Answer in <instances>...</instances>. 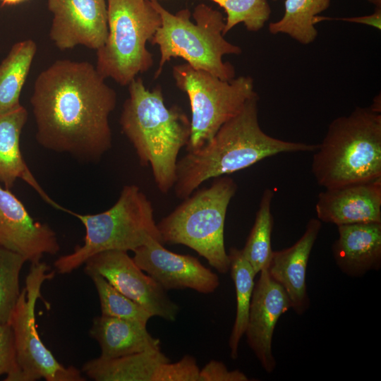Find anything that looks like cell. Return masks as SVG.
Here are the masks:
<instances>
[{
    "instance_id": "cell-1",
    "label": "cell",
    "mask_w": 381,
    "mask_h": 381,
    "mask_svg": "<svg viewBox=\"0 0 381 381\" xmlns=\"http://www.w3.org/2000/svg\"><path fill=\"white\" fill-rule=\"evenodd\" d=\"M30 103L43 147L87 162L111 148L117 95L90 62L54 61L37 75Z\"/></svg>"
},
{
    "instance_id": "cell-2",
    "label": "cell",
    "mask_w": 381,
    "mask_h": 381,
    "mask_svg": "<svg viewBox=\"0 0 381 381\" xmlns=\"http://www.w3.org/2000/svg\"><path fill=\"white\" fill-rule=\"evenodd\" d=\"M258 94L224 123L203 146L178 159L173 186L184 199L210 179L244 169L260 160L283 152H315L318 144L286 141L265 133L258 121Z\"/></svg>"
},
{
    "instance_id": "cell-3",
    "label": "cell",
    "mask_w": 381,
    "mask_h": 381,
    "mask_svg": "<svg viewBox=\"0 0 381 381\" xmlns=\"http://www.w3.org/2000/svg\"><path fill=\"white\" fill-rule=\"evenodd\" d=\"M119 123L135 150L140 163L150 165L156 186L163 193L174 186L178 155L190 135V121L174 105L168 108L162 87L149 90L140 78L128 85Z\"/></svg>"
},
{
    "instance_id": "cell-4",
    "label": "cell",
    "mask_w": 381,
    "mask_h": 381,
    "mask_svg": "<svg viewBox=\"0 0 381 381\" xmlns=\"http://www.w3.org/2000/svg\"><path fill=\"white\" fill-rule=\"evenodd\" d=\"M311 171L325 189L380 179V113L357 107L334 119L315 151Z\"/></svg>"
},
{
    "instance_id": "cell-5",
    "label": "cell",
    "mask_w": 381,
    "mask_h": 381,
    "mask_svg": "<svg viewBox=\"0 0 381 381\" xmlns=\"http://www.w3.org/2000/svg\"><path fill=\"white\" fill-rule=\"evenodd\" d=\"M150 1L161 18V25L149 42L158 45L160 52L155 79L167 62L178 57L193 68L207 71L222 80L235 78L234 66L223 61L222 58L224 55H239L242 49L224 38L225 21L222 13L200 4L193 13L183 8L173 14L157 0Z\"/></svg>"
},
{
    "instance_id": "cell-6",
    "label": "cell",
    "mask_w": 381,
    "mask_h": 381,
    "mask_svg": "<svg viewBox=\"0 0 381 381\" xmlns=\"http://www.w3.org/2000/svg\"><path fill=\"white\" fill-rule=\"evenodd\" d=\"M65 212L81 222L85 235L83 245L54 262L55 271L61 274L73 272L101 252L134 251L152 240L162 242L152 203L134 184L124 186L116 203L104 212L95 214L67 209Z\"/></svg>"
},
{
    "instance_id": "cell-7",
    "label": "cell",
    "mask_w": 381,
    "mask_h": 381,
    "mask_svg": "<svg viewBox=\"0 0 381 381\" xmlns=\"http://www.w3.org/2000/svg\"><path fill=\"white\" fill-rule=\"evenodd\" d=\"M213 179L209 187L195 190L184 198L157 226L162 243L186 246L224 274L230 266L224 246V223L237 185L225 175Z\"/></svg>"
},
{
    "instance_id": "cell-8",
    "label": "cell",
    "mask_w": 381,
    "mask_h": 381,
    "mask_svg": "<svg viewBox=\"0 0 381 381\" xmlns=\"http://www.w3.org/2000/svg\"><path fill=\"white\" fill-rule=\"evenodd\" d=\"M108 35L97 50L96 68L105 79L128 85L153 66L146 44L161 25L150 0H107Z\"/></svg>"
},
{
    "instance_id": "cell-9",
    "label": "cell",
    "mask_w": 381,
    "mask_h": 381,
    "mask_svg": "<svg viewBox=\"0 0 381 381\" xmlns=\"http://www.w3.org/2000/svg\"><path fill=\"white\" fill-rule=\"evenodd\" d=\"M172 75L179 89L189 99L190 135L186 150H195L207 143L220 127L236 115L248 99L257 94L250 76L230 80L193 68L187 63L173 66Z\"/></svg>"
},
{
    "instance_id": "cell-10",
    "label": "cell",
    "mask_w": 381,
    "mask_h": 381,
    "mask_svg": "<svg viewBox=\"0 0 381 381\" xmlns=\"http://www.w3.org/2000/svg\"><path fill=\"white\" fill-rule=\"evenodd\" d=\"M56 271L44 262L31 263L25 286L11 315L18 367V381H85V376L74 366H64L41 340L36 325L35 307L43 299L41 289Z\"/></svg>"
},
{
    "instance_id": "cell-11",
    "label": "cell",
    "mask_w": 381,
    "mask_h": 381,
    "mask_svg": "<svg viewBox=\"0 0 381 381\" xmlns=\"http://www.w3.org/2000/svg\"><path fill=\"white\" fill-rule=\"evenodd\" d=\"M87 275L99 274L119 292L144 307L152 317L174 322L179 306L150 276L145 274L125 250H107L90 257L84 263Z\"/></svg>"
},
{
    "instance_id": "cell-12",
    "label": "cell",
    "mask_w": 381,
    "mask_h": 381,
    "mask_svg": "<svg viewBox=\"0 0 381 381\" xmlns=\"http://www.w3.org/2000/svg\"><path fill=\"white\" fill-rule=\"evenodd\" d=\"M53 18L49 37L61 50L83 45L97 50L108 35L105 0H47Z\"/></svg>"
},
{
    "instance_id": "cell-13",
    "label": "cell",
    "mask_w": 381,
    "mask_h": 381,
    "mask_svg": "<svg viewBox=\"0 0 381 381\" xmlns=\"http://www.w3.org/2000/svg\"><path fill=\"white\" fill-rule=\"evenodd\" d=\"M133 252L138 266L164 290L190 289L207 294L219 286L217 274L196 258L171 252L159 241L152 240Z\"/></svg>"
},
{
    "instance_id": "cell-14",
    "label": "cell",
    "mask_w": 381,
    "mask_h": 381,
    "mask_svg": "<svg viewBox=\"0 0 381 381\" xmlns=\"http://www.w3.org/2000/svg\"><path fill=\"white\" fill-rule=\"evenodd\" d=\"M0 246L16 252L30 263L38 262L45 254L60 250L54 231L36 221L9 189L0 186Z\"/></svg>"
},
{
    "instance_id": "cell-15",
    "label": "cell",
    "mask_w": 381,
    "mask_h": 381,
    "mask_svg": "<svg viewBox=\"0 0 381 381\" xmlns=\"http://www.w3.org/2000/svg\"><path fill=\"white\" fill-rule=\"evenodd\" d=\"M291 308L284 289L270 277L267 268L262 270L254 286L245 334L248 346L268 373L276 367L272 350L275 326Z\"/></svg>"
},
{
    "instance_id": "cell-16",
    "label": "cell",
    "mask_w": 381,
    "mask_h": 381,
    "mask_svg": "<svg viewBox=\"0 0 381 381\" xmlns=\"http://www.w3.org/2000/svg\"><path fill=\"white\" fill-rule=\"evenodd\" d=\"M81 372L95 381H187L190 367L184 358L171 363L159 349L115 358L99 356L85 362Z\"/></svg>"
},
{
    "instance_id": "cell-17",
    "label": "cell",
    "mask_w": 381,
    "mask_h": 381,
    "mask_svg": "<svg viewBox=\"0 0 381 381\" xmlns=\"http://www.w3.org/2000/svg\"><path fill=\"white\" fill-rule=\"evenodd\" d=\"M318 219L337 226L381 222V178L325 189L315 205Z\"/></svg>"
},
{
    "instance_id": "cell-18",
    "label": "cell",
    "mask_w": 381,
    "mask_h": 381,
    "mask_svg": "<svg viewBox=\"0 0 381 381\" xmlns=\"http://www.w3.org/2000/svg\"><path fill=\"white\" fill-rule=\"evenodd\" d=\"M322 227L318 218L309 219L303 234L291 247L273 251L267 268L270 277L286 292L291 308L298 315L310 306L306 288V269L312 248Z\"/></svg>"
},
{
    "instance_id": "cell-19",
    "label": "cell",
    "mask_w": 381,
    "mask_h": 381,
    "mask_svg": "<svg viewBox=\"0 0 381 381\" xmlns=\"http://www.w3.org/2000/svg\"><path fill=\"white\" fill-rule=\"evenodd\" d=\"M332 255L346 275L359 277L381 266V222L337 226Z\"/></svg>"
},
{
    "instance_id": "cell-20",
    "label": "cell",
    "mask_w": 381,
    "mask_h": 381,
    "mask_svg": "<svg viewBox=\"0 0 381 381\" xmlns=\"http://www.w3.org/2000/svg\"><path fill=\"white\" fill-rule=\"evenodd\" d=\"M28 114L21 104L0 110V182L9 189L18 179L30 186L39 195L54 208H66L54 202L44 190L23 159L20 138Z\"/></svg>"
},
{
    "instance_id": "cell-21",
    "label": "cell",
    "mask_w": 381,
    "mask_h": 381,
    "mask_svg": "<svg viewBox=\"0 0 381 381\" xmlns=\"http://www.w3.org/2000/svg\"><path fill=\"white\" fill-rule=\"evenodd\" d=\"M140 322L101 315L92 320L89 334L99 344L100 357L115 358L160 349V340Z\"/></svg>"
},
{
    "instance_id": "cell-22",
    "label": "cell",
    "mask_w": 381,
    "mask_h": 381,
    "mask_svg": "<svg viewBox=\"0 0 381 381\" xmlns=\"http://www.w3.org/2000/svg\"><path fill=\"white\" fill-rule=\"evenodd\" d=\"M31 39L14 44L0 64V110L20 105V96L36 54Z\"/></svg>"
},
{
    "instance_id": "cell-23",
    "label": "cell",
    "mask_w": 381,
    "mask_h": 381,
    "mask_svg": "<svg viewBox=\"0 0 381 381\" xmlns=\"http://www.w3.org/2000/svg\"><path fill=\"white\" fill-rule=\"evenodd\" d=\"M228 255L230 260L229 270L235 285L236 296V318L229 339V346L231 358L236 359L239 342L246 329L255 286L254 278L256 274L244 258L241 250L231 248Z\"/></svg>"
},
{
    "instance_id": "cell-24",
    "label": "cell",
    "mask_w": 381,
    "mask_h": 381,
    "mask_svg": "<svg viewBox=\"0 0 381 381\" xmlns=\"http://www.w3.org/2000/svg\"><path fill=\"white\" fill-rule=\"evenodd\" d=\"M329 4L330 0H285L284 16L269 24V32L286 34L302 44H309L318 37L315 17Z\"/></svg>"
},
{
    "instance_id": "cell-25",
    "label": "cell",
    "mask_w": 381,
    "mask_h": 381,
    "mask_svg": "<svg viewBox=\"0 0 381 381\" xmlns=\"http://www.w3.org/2000/svg\"><path fill=\"white\" fill-rule=\"evenodd\" d=\"M273 196L272 190L267 188L263 191L253 226L244 248L241 249L255 274L268 268L273 254L271 243L273 227L271 205Z\"/></svg>"
},
{
    "instance_id": "cell-26",
    "label": "cell",
    "mask_w": 381,
    "mask_h": 381,
    "mask_svg": "<svg viewBox=\"0 0 381 381\" xmlns=\"http://www.w3.org/2000/svg\"><path fill=\"white\" fill-rule=\"evenodd\" d=\"M89 277L97 291L102 315L147 325L152 316L144 307L119 292L102 276L91 274Z\"/></svg>"
},
{
    "instance_id": "cell-27",
    "label": "cell",
    "mask_w": 381,
    "mask_h": 381,
    "mask_svg": "<svg viewBox=\"0 0 381 381\" xmlns=\"http://www.w3.org/2000/svg\"><path fill=\"white\" fill-rule=\"evenodd\" d=\"M27 262L21 255L0 246V322H10L20 297V273Z\"/></svg>"
},
{
    "instance_id": "cell-28",
    "label": "cell",
    "mask_w": 381,
    "mask_h": 381,
    "mask_svg": "<svg viewBox=\"0 0 381 381\" xmlns=\"http://www.w3.org/2000/svg\"><path fill=\"white\" fill-rule=\"evenodd\" d=\"M222 8L226 13L223 35L243 23L250 32L261 30L271 15L267 0H210Z\"/></svg>"
},
{
    "instance_id": "cell-29",
    "label": "cell",
    "mask_w": 381,
    "mask_h": 381,
    "mask_svg": "<svg viewBox=\"0 0 381 381\" xmlns=\"http://www.w3.org/2000/svg\"><path fill=\"white\" fill-rule=\"evenodd\" d=\"M5 381H18V367L14 336L10 323L0 322V376Z\"/></svg>"
},
{
    "instance_id": "cell-30",
    "label": "cell",
    "mask_w": 381,
    "mask_h": 381,
    "mask_svg": "<svg viewBox=\"0 0 381 381\" xmlns=\"http://www.w3.org/2000/svg\"><path fill=\"white\" fill-rule=\"evenodd\" d=\"M249 379L238 370H229L220 361H210L199 372L198 381H247Z\"/></svg>"
},
{
    "instance_id": "cell-31",
    "label": "cell",
    "mask_w": 381,
    "mask_h": 381,
    "mask_svg": "<svg viewBox=\"0 0 381 381\" xmlns=\"http://www.w3.org/2000/svg\"><path fill=\"white\" fill-rule=\"evenodd\" d=\"M324 20H338L349 23L365 24L372 26L380 30L381 29V8H376L373 13L368 16L349 17V18H329L320 16H316L314 19V24Z\"/></svg>"
},
{
    "instance_id": "cell-32",
    "label": "cell",
    "mask_w": 381,
    "mask_h": 381,
    "mask_svg": "<svg viewBox=\"0 0 381 381\" xmlns=\"http://www.w3.org/2000/svg\"><path fill=\"white\" fill-rule=\"evenodd\" d=\"M370 107L375 112L380 113L381 103H380V95L376 96L373 102V104Z\"/></svg>"
},
{
    "instance_id": "cell-33",
    "label": "cell",
    "mask_w": 381,
    "mask_h": 381,
    "mask_svg": "<svg viewBox=\"0 0 381 381\" xmlns=\"http://www.w3.org/2000/svg\"><path fill=\"white\" fill-rule=\"evenodd\" d=\"M3 4H5V5H16V4H20L23 1H25V0H0Z\"/></svg>"
},
{
    "instance_id": "cell-34",
    "label": "cell",
    "mask_w": 381,
    "mask_h": 381,
    "mask_svg": "<svg viewBox=\"0 0 381 381\" xmlns=\"http://www.w3.org/2000/svg\"><path fill=\"white\" fill-rule=\"evenodd\" d=\"M370 4L375 6L376 8H381V0H368Z\"/></svg>"
}]
</instances>
